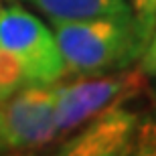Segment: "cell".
Segmentation results:
<instances>
[{"label": "cell", "mask_w": 156, "mask_h": 156, "mask_svg": "<svg viewBox=\"0 0 156 156\" xmlns=\"http://www.w3.org/2000/svg\"><path fill=\"white\" fill-rule=\"evenodd\" d=\"M65 75L93 77L128 69L146 45L134 16L51 20Z\"/></svg>", "instance_id": "6da1fadb"}, {"label": "cell", "mask_w": 156, "mask_h": 156, "mask_svg": "<svg viewBox=\"0 0 156 156\" xmlns=\"http://www.w3.org/2000/svg\"><path fill=\"white\" fill-rule=\"evenodd\" d=\"M0 47L18 63L24 85H55L65 77L55 33L23 6H0Z\"/></svg>", "instance_id": "7a4b0ae2"}, {"label": "cell", "mask_w": 156, "mask_h": 156, "mask_svg": "<svg viewBox=\"0 0 156 156\" xmlns=\"http://www.w3.org/2000/svg\"><path fill=\"white\" fill-rule=\"evenodd\" d=\"M55 89V122L59 136L77 130L98 114L114 105L136 99L150 89L148 75L140 69H120L91 79L87 77L69 85H53Z\"/></svg>", "instance_id": "3957f363"}, {"label": "cell", "mask_w": 156, "mask_h": 156, "mask_svg": "<svg viewBox=\"0 0 156 156\" xmlns=\"http://www.w3.org/2000/svg\"><path fill=\"white\" fill-rule=\"evenodd\" d=\"M59 138L53 85H23L2 105V150L41 148Z\"/></svg>", "instance_id": "277c9868"}, {"label": "cell", "mask_w": 156, "mask_h": 156, "mask_svg": "<svg viewBox=\"0 0 156 156\" xmlns=\"http://www.w3.org/2000/svg\"><path fill=\"white\" fill-rule=\"evenodd\" d=\"M142 118L132 110H126L124 104L98 114L87 126L71 136L59 154L67 156H124L134 152V140Z\"/></svg>", "instance_id": "5b68a950"}, {"label": "cell", "mask_w": 156, "mask_h": 156, "mask_svg": "<svg viewBox=\"0 0 156 156\" xmlns=\"http://www.w3.org/2000/svg\"><path fill=\"white\" fill-rule=\"evenodd\" d=\"M49 20L134 16L132 0H29Z\"/></svg>", "instance_id": "8992f818"}, {"label": "cell", "mask_w": 156, "mask_h": 156, "mask_svg": "<svg viewBox=\"0 0 156 156\" xmlns=\"http://www.w3.org/2000/svg\"><path fill=\"white\" fill-rule=\"evenodd\" d=\"M24 85L23 71L10 53L0 47V101L8 99L14 91Z\"/></svg>", "instance_id": "52a82bcc"}, {"label": "cell", "mask_w": 156, "mask_h": 156, "mask_svg": "<svg viewBox=\"0 0 156 156\" xmlns=\"http://www.w3.org/2000/svg\"><path fill=\"white\" fill-rule=\"evenodd\" d=\"M132 12L144 45H148L156 30V0H132Z\"/></svg>", "instance_id": "ba28073f"}, {"label": "cell", "mask_w": 156, "mask_h": 156, "mask_svg": "<svg viewBox=\"0 0 156 156\" xmlns=\"http://www.w3.org/2000/svg\"><path fill=\"white\" fill-rule=\"evenodd\" d=\"M132 154L156 156V118H142L140 120Z\"/></svg>", "instance_id": "9c48e42d"}, {"label": "cell", "mask_w": 156, "mask_h": 156, "mask_svg": "<svg viewBox=\"0 0 156 156\" xmlns=\"http://www.w3.org/2000/svg\"><path fill=\"white\" fill-rule=\"evenodd\" d=\"M140 69L148 77H156V30L152 35L150 43L146 45L144 53L140 55Z\"/></svg>", "instance_id": "30bf717a"}, {"label": "cell", "mask_w": 156, "mask_h": 156, "mask_svg": "<svg viewBox=\"0 0 156 156\" xmlns=\"http://www.w3.org/2000/svg\"><path fill=\"white\" fill-rule=\"evenodd\" d=\"M0 148H2V105H0Z\"/></svg>", "instance_id": "8fae6325"}, {"label": "cell", "mask_w": 156, "mask_h": 156, "mask_svg": "<svg viewBox=\"0 0 156 156\" xmlns=\"http://www.w3.org/2000/svg\"><path fill=\"white\" fill-rule=\"evenodd\" d=\"M148 93L152 95V99H154V105H156V83H154V87H152V89H148Z\"/></svg>", "instance_id": "7c38bea8"}]
</instances>
